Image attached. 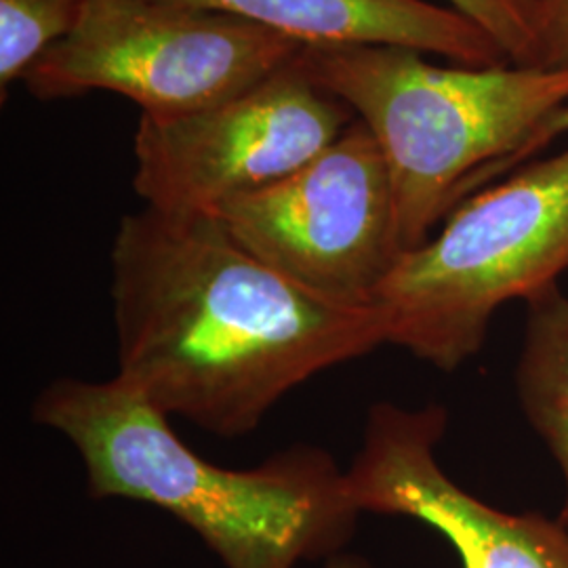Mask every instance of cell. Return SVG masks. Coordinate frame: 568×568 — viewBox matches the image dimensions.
Segmentation results:
<instances>
[{
	"mask_svg": "<svg viewBox=\"0 0 568 568\" xmlns=\"http://www.w3.org/2000/svg\"><path fill=\"white\" fill-rule=\"evenodd\" d=\"M562 135H568V103L562 105L560 110H556L548 121L539 124V129L528 138V142L523 145V150L518 154H514V159L506 166L504 178L509 175L511 171L530 163L537 152H541L546 145H549L554 140H558V138H562Z\"/></svg>",
	"mask_w": 568,
	"mask_h": 568,
	"instance_id": "14",
	"label": "cell"
},
{
	"mask_svg": "<svg viewBox=\"0 0 568 568\" xmlns=\"http://www.w3.org/2000/svg\"><path fill=\"white\" fill-rule=\"evenodd\" d=\"M253 21L305 47L384 44L490 68L509 63L483 28L429 0H173Z\"/></svg>",
	"mask_w": 568,
	"mask_h": 568,
	"instance_id": "9",
	"label": "cell"
},
{
	"mask_svg": "<svg viewBox=\"0 0 568 568\" xmlns=\"http://www.w3.org/2000/svg\"><path fill=\"white\" fill-rule=\"evenodd\" d=\"M116 379L166 417L236 438L314 375L387 344L377 307L333 304L244 251L215 215L150 206L110 251Z\"/></svg>",
	"mask_w": 568,
	"mask_h": 568,
	"instance_id": "1",
	"label": "cell"
},
{
	"mask_svg": "<svg viewBox=\"0 0 568 568\" xmlns=\"http://www.w3.org/2000/svg\"><path fill=\"white\" fill-rule=\"evenodd\" d=\"M32 415L81 453L91 497L173 514L225 568L328 560L344 551L363 514L345 469L323 448L297 445L248 469L215 466L116 377L55 379Z\"/></svg>",
	"mask_w": 568,
	"mask_h": 568,
	"instance_id": "2",
	"label": "cell"
},
{
	"mask_svg": "<svg viewBox=\"0 0 568 568\" xmlns=\"http://www.w3.org/2000/svg\"><path fill=\"white\" fill-rule=\"evenodd\" d=\"M323 568H373L366 562L363 556H356V554H345L339 551L335 556H331L328 560H325Z\"/></svg>",
	"mask_w": 568,
	"mask_h": 568,
	"instance_id": "15",
	"label": "cell"
},
{
	"mask_svg": "<svg viewBox=\"0 0 568 568\" xmlns=\"http://www.w3.org/2000/svg\"><path fill=\"white\" fill-rule=\"evenodd\" d=\"M528 65L568 70V0H541Z\"/></svg>",
	"mask_w": 568,
	"mask_h": 568,
	"instance_id": "13",
	"label": "cell"
},
{
	"mask_svg": "<svg viewBox=\"0 0 568 568\" xmlns=\"http://www.w3.org/2000/svg\"><path fill=\"white\" fill-rule=\"evenodd\" d=\"M302 58V55H300ZM352 110L293 61L243 93L135 131L133 187L145 206L215 215L318 156L354 122Z\"/></svg>",
	"mask_w": 568,
	"mask_h": 568,
	"instance_id": "7",
	"label": "cell"
},
{
	"mask_svg": "<svg viewBox=\"0 0 568 568\" xmlns=\"http://www.w3.org/2000/svg\"><path fill=\"white\" fill-rule=\"evenodd\" d=\"M305 44L173 0H87L74 30L23 84L42 102L112 91L169 121L230 100L300 60Z\"/></svg>",
	"mask_w": 568,
	"mask_h": 568,
	"instance_id": "5",
	"label": "cell"
},
{
	"mask_svg": "<svg viewBox=\"0 0 568 568\" xmlns=\"http://www.w3.org/2000/svg\"><path fill=\"white\" fill-rule=\"evenodd\" d=\"M215 217L284 278L349 307H375L405 253L386 159L356 119L318 156Z\"/></svg>",
	"mask_w": 568,
	"mask_h": 568,
	"instance_id": "6",
	"label": "cell"
},
{
	"mask_svg": "<svg viewBox=\"0 0 568 568\" xmlns=\"http://www.w3.org/2000/svg\"><path fill=\"white\" fill-rule=\"evenodd\" d=\"M424 55L342 44L305 47L300 58L379 145L405 253L469 194L501 180L539 124L568 103V70L436 65Z\"/></svg>",
	"mask_w": 568,
	"mask_h": 568,
	"instance_id": "3",
	"label": "cell"
},
{
	"mask_svg": "<svg viewBox=\"0 0 568 568\" xmlns=\"http://www.w3.org/2000/svg\"><path fill=\"white\" fill-rule=\"evenodd\" d=\"M87 0H0V102L79 23Z\"/></svg>",
	"mask_w": 568,
	"mask_h": 568,
	"instance_id": "11",
	"label": "cell"
},
{
	"mask_svg": "<svg viewBox=\"0 0 568 568\" xmlns=\"http://www.w3.org/2000/svg\"><path fill=\"white\" fill-rule=\"evenodd\" d=\"M527 305L516 394L562 471L565 504L558 523L568 530V295L554 284Z\"/></svg>",
	"mask_w": 568,
	"mask_h": 568,
	"instance_id": "10",
	"label": "cell"
},
{
	"mask_svg": "<svg viewBox=\"0 0 568 568\" xmlns=\"http://www.w3.org/2000/svg\"><path fill=\"white\" fill-rule=\"evenodd\" d=\"M448 7L483 28L509 63L528 65L541 0H447Z\"/></svg>",
	"mask_w": 568,
	"mask_h": 568,
	"instance_id": "12",
	"label": "cell"
},
{
	"mask_svg": "<svg viewBox=\"0 0 568 568\" xmlns=\"http://www.w3.org/2000/svg\"><path fill=\"white\" fill-rule=\"evenodd\" d=\"M568 270V148L469 194L379 286L387 344L455 371L497 310L530 302Z\"/></svg>",
	"mask_w": 568,
	"mask_h": 568,
	"instance_id": "4",
	"label": "cell"
},
{
	"mask_svg": "<svg viewBox=\"0 0 568 568\" xmlns=\"http://www.w3.org/2000/svg\"><path fill=\"white\" fill-rule=\"evenodd\" d=\"M445 406L377 403L345 469L358 509L413 518L440 532L462 568H568V530L535 511L495 508L459 487L438 462Z\"/></svg>",
	"mask_w": 568,
	"mask_h": 568,
	"instance_id": "8",
	"label": "cell"
}]
</instances>
